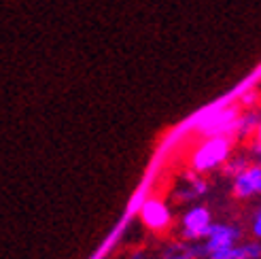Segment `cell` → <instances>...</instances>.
Listing matches in <instances>:
<instances>
[{
  "label": "cell",
  "mask_w": 261,
  "mask_h": 259,
  "mask_svg": "<svg viewBox=\"0 0 261 259\" xmlns=\"http://www.w3.org/2000/svg\"><path fill=\"white\" fill-rule=\"evenodd\" d=\"M236 259H261V244L259 242L236 244Z\"/></svg>",
  "instance_id": "11"
},
{
  "label": "cell",
  "mask_w": 261,
  "mask_h": 259,
  "mask_svg": "<svg viewBox=\"0 0 261 259\" xmlns=\"http://www.w3.org/2000/svg\"><path fill=\"white\" fill-rule=\"evenodd\" d=\"M253 234H255V238H261V209L257 211V215L253 219Z\"/></svg>",
  "instance_id": "13"
},
{
  "label": "cell",
  "mask_w": 261,
  "mask_h": 259,
  "mask_svg": "<svg viewBox=\"0 0 261 259\" xmlns=\"http://www.w3.org/2000/svg\"><path fill=\"white\" fill-rule=\"evenodd\" d=\"M208 259H236V244H233V247L213 251L211 255H208Z\"/></svg>",
  "instance_id": "12"
},
{
  "label": "cell",
  "mask_w": 261,
  "mask_h": 259,
  "mask_svg": "<svg viewBox=\"0 0 261 259\" xmlns=\"http://www.w3.org/2000/svg\"><path fill=\"white\" fill-rule=\"evenodd\" d=\"M259 193H261V185H259Z\"/></svg>",
  "instance_id": "17"
},
{
  "label": "cell",
  "mask_w": 261,
  "mask_h": 259,
  "mask_svg": "<svg viewBox=\"0 0 261 259\" xmlns=\"http://www.w3.org/2000/svg\"><path fill=\"white\" fill-rule=\"evenodd\" d=\"M249 166H251L249 158H244V155H240V158L227 160V162L223 164V170H225V174H227V176H233V178H236V176H238L240 172H244Z\"/></svg>",
  "instance_id": "10"
},
{
  "label": "cell",
  "mask_w": 261,
  "mask_h": 259,
  "mask_svg": "<svg viewBox=\"0 0 261 259\" xmlns=\"http://www.w3.org/2000/svg\"><path fill=\"white\" fill-rule=\"evenodd\" d=\"M140 219H142V223H145L149 229L162 231V229H166L168 225H170L172 215H170V209H168L162 200L151 198V200H147L145 204H142Z\"/></svg>",
  "instance_id": "4"
},
{
  "label": "cell",
  "mask_w": 261,
  "mask_h": 259,
  "mask_svg": "<svg viewBox=\"0 0 261 259\" xmlns=\"http://www.w3.org/2000/svg\"><path fill=\"white\" fill-rule=\"evenodd\" d=\"M255 138H257V142H261V121H259V125L255 130Z\"/></svg>",
  "instance_id": "16"
},
{
  "label": "cell",
  "mask_w": 261,
  "mask_h": 259,
  "mask_svg": "<svg viewBox=\"0 0 261 259\" xmlns=\"http://www.w3.org/2000/svg\"><path fill=\"white\" fill-rule=\"evenodd\" d=\"M185 180H187V185H182V187H178L176 189V198L178 200H195V198H200V196H204L206 193V189H208V183L204 178H200V176H195L193 172L191 174H185Z\"/></svg>",
  "instance_id": "7"
},
{
  "label": "cell",
  "mask_w": 261,
  "mask_h": 259,
  "mask_svg": "<svg viewBox=\"0 0 261 259\" xmlns=\"http://www.w3.org/2000/svg\"><path fill=\"white\" fill-rule=\"evenodd\" d=\"M259 121H261V117H259V113H257V111H249V113L240 115L233 136H238V138H249L251 134H255V130H257Z\"/></svg>",
  "instance_id": "9"
},
{
  "label": "cell",
  "mask_w": 261,
  "mask_h": 259,
  "mask_svg": "<svg viewBox=\"0 0 261 259\" xmlns=\"http://www.w3.org/2000/svg\"><path fill=\"white\" fill-rule=\"evenodd\" d=\"M255 155H257V160H259V166H261V142H255Z\"/></svg>",
  "instance_id": "15"
},
{
  "label": "cell",
  "mask_w": 261,
  "mask_h": 259,
  "mask_svg": "<svg viewBox=\"0 0 261 259\" xmlns=\"http://www.w3.org/2000/svg\"><path fill=\"white\" fill-rule=\"evenodd\" d=\"M259 185H261V166L251 164L244 172H240L233 178V196L236 198L255 196V193H259Z\"/></svg>",
  "instance_id": "6"
},
{
  "label": "cell",
  "mask_w": 261,
  "mask_h": 259,
  "mask_svg": "<svg viewBox=\"0 0 261 259\" xmlns=\"http://www.w3.org/2000/svg\"><path fill=\"white\" fill-rule=\"evenodd\" d=\"M238 117H240V111L236 107H229V109H217L206 113L204 117L198 121V130L206 136H229L236 132V125H238Z\"/></svg>",
  "instance_id": "2"
},
{
  "label": "cell",
  "mask_w": 261,
  "mask_h": 259,
  "mask_svg": "<svg viewBox=\"0 0 261 259\" xmlns=\"http://www.w3.org/2000/svg\"><path fill=\"white\" fill-rule=\"evenodd\" d=\"M213 219L204 206H193L182 217V238L185 240H204L211 231Z\"/></svg>",
  "instance_id": "3"
},
{
  "label": "cell",
  "mask_w": 261,
  "mask_h": 259,
  "mask_svg": "<svg viewBox=\"0 0 261 259\" xmlns=\"http://www.w3.org/2000/svg\"><path fill=\"white\" fill-rule=\"evenodd\" d=\"M240 102H242L244 107H249V109H251V107L255 105V102H257V92H249V94H244Z\"/></svg>",
  "instance_id": "14"
},
{
  "label": "cell",
  "mask_w": 261,
  "mask_h": 259,
  "mask_svg": "<svg viewBox=\"0 0 261 259\" xmlns=\"http://www.w3.org/2000/svg\"><path fill=\"white\" fill-rule=\"evenodd\" d=\"M206 257L204 244H172L170 249H166L164 259H200Z\"/></svg>",
  "instance_id": "8"
},
{
  "label": "cell",
  "mask_w": 261,
  "mask_h": 259,
  "mask_svg": "<svg viewBox=\"0 0 261 259\" xmlns=\"http://www.w3.org/2000/svg\"><path fill=\"white\" fill-rule=\"evenodd\" d=\"M240 238V229L236 225H227V223H213L208 236L204 238V251L206 257L217 249H225V247H233Z\"/></svg>",
  "instance_id": "5"
},
{
  "label": "cell",
  "mask_w": 261,
  "mask_h": 259,
  "mask_svg": "<svg viewBox=\"0 0 261 259\" xmlns=\"http://www.w3.org/2000/svg\"><path fill=\"white\" fill-rule=\"evenodd\" d=\"M229 153H231L229 136H211L193 151L191 168L195 172H211L229 160Z\"/></svg>",
  "instance_id": "1"
}]
</instances>
